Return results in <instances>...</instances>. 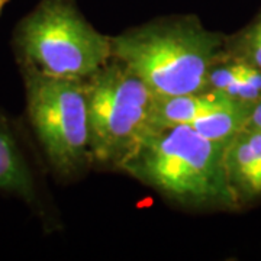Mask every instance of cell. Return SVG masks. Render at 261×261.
<instances>
[{"label":"cell","mask_w":261,"mask_h":261,"mask_svg":"<svg viewBox=\"0 0 261 261\" xmlns=\"http://www.w3.org/2000/svg\"><path fill=\"white\" fill-rule=\"evenodd\" d=\"M245 128H252V129H261V99L258 102L252 105L250 116L247 119Z\"/></svg>","instance_id":"7c38bea8"},{"label":"cell","mask_w":261,"mask_h":261,"mask_svg":"<svg viewBox=\"0 0 261 261\" xmlns=\"http://www.w3.org/2000/svg\"><path fill=\"white\" fill-rule=\"evenodd\" d=\"M20 70L86 80L112 60V37L99 32L74 0H41L13 31Z\"/></svg>","instance_id":"3957f363"},{"label":"cell","mask_w":261,"mask_h":261,"mask_svg":"<svg viewBox=\"0 0 261 261\" xmlns=\"http://www.w3.org/2000/svg\"><path fill=\"white\" fill-rule=\"evenodd\" d=\"M27 116L54 174L80 176L90 159L86 82L20 70Z\"/></svg>","instance_id":"5b68a950"},{"label":"cell","mask_w":261,"mask_h":261,"mask_svg":"<svg viewBox=\"0 0 261 261\" xmlns=\"http://www.w3.org/2000/svg\"><path fill=\"white\" fill-rule=\"evenodd\" d=\"M10 2H12V0H0V15L3 13L5 8H6V6L9 5Z\"/></svg>","instance_id":"4fadbf2b"},{"label":"cell","mask_w":261,"mask_h":261,"mask_svg":"<svg viewBox=\"0 0 261 261\" xmlns=\"http://www.w3.org/2000/svg\"><path fill=\"white\" fill-rule=\"evenodd\" d=\"M226 145L185 123L151 126L118 170L178 205L235 209L240 205L226 177Z\"/></svg>","instance_id":"6da1fadb"},{"label":"cell","mask_w":261,"mask_h":261,"mask_svg":"<svg viewBox=\"0 0 261 261\" xmlns=\"http://www.w3.org/2000/svg\"><path fill=\"white\" fill-rule=\"evenodd\" d=\"M206 90H216L235 100L254 105L261 99V68L229 56L225 49L224 57L209 73Z\"/></svg>","instance_id":"ba28073f"},{"label":"cell","mask_w":261,"mask_h":261,"mask_svg":"<svg viewBox=\"0 0 261 261\" xmlns=\"http://www.w3.org/2000/svg\"><path fill=\"white\" fill-rule=\"evenodd\" d=\"M225 49L229 56L261 68V15L232 41H226Z\"/></svg>","instance_id":"8fae6325"},{"label":"cell","mask_w":261,"mask_h":261,"mask_svg":"<svg viewBox=\"0 0 261 261\" xmlns=\"http://www.w3.org/2000/svg\"><path fill=\"white\" fill-rule=\"evenodd\" d=\"M251 108L252 105L229 97L224 105L199 116L189 125L207 140L229 142L240 130L245 128Z\"/></svg>","instance_id":"30bf717a"},{"label":"cell","mask_w":261,"mask_h":261,"mask_svg":"<svg viewBox=\"0 0 261 261\" xmlns=\"http://www.w3.org/2000/svg\"><path fill=\"white\" fill-rule=\"evenodd\" d=\"M0 192L16 196L29 206H38L39 192L32 167L18 137L0 115Z\"/></svg>","instance_id":"52a82bcc"},{"label":"cell","mask_w":261,"mask_h":261,"mask_svg":"<svg viewBox=\"0 0 261 261\" xmlns=\"http://www.w3.org/2000/svg\"><path fill=\"white\" fill-rule=\"evenodd\" d=\"M228 99L229 96L216 90L166 97L155 96L151 126H171L181 123L189 125L199 116L224 105Z\"/></svg>","instance_id":"9c48e42d"},{"label":"cell","mask_w":261,"mask_h":261,"mask_svg":"<svg viewBox=\"0 0 261 261\" xmlns=\"http://www.w3.org/2000/svg\"><path fill=\"white\" fill-rule=\"evenodd\" d=\"M225 47L224 35L207 31L195 15H183L112 37V58L138 75L154 96H181L205 92Z\"/></svg>","instance_id":"7a4b0ae2"},{"label":"cell","mask_w":261,"mask_h":261,"mask_svg":"<svg viewBox=\"0 0 261 261\" xmlns=\"http://www.w3.org/2000/svg\"><path fill=\"white\" fill-rule=\"evenodd\" d=\"M84 82L92 163L118 168L151 128L155 96L115 58Z\"/></svg>","instance_id":"277c9868"},{"label":"cell","mask_w":261,"mask_h":261,"mask_svg":"<svg viewBox=\"0 0 261 261\" xmlns=\"http://www.w3.org/2000/svg\"><path fill=\"white\" fill-rule=\"evenodd\" d=\"M225 170L238 205L261 197V129L244 128L228 142Z\"/></svg>","instance_id":"8992f818"}]
</instances>
